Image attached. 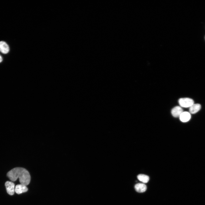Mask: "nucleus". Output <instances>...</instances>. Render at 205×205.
Segmentation results:
<instances>
[{
	"mask_svg": "<svg viewBox=\"0 0 205 205\" xmlns=\"http://www.w3.org/2000/svg\"><path fill=\"white\" fill-rule=\"evenodd\" d=\"M7 175L13 181H16L19 178L20 184L26 186L29 184L31 179L29 172L25 169L21 167L13 169L7 172Z\"/></svg>",
	"mask_w": 205,
	"mask_h": 205,
	"instance_id": "1",
	"label": "nucleus"
},
{
	"mask_svg": "<svg viewBox=\"0 0 205 205\" xmlns=\"http://www.w3.org/2000/svg\"><path fill=\"white\" fill-rule=\"evenodd\" d=\"M178 102L181 107L184 108L190 107L194 104L193 100L189 98H180Z\"/></svg>",
	"mask_w": 205,
	"mask_h": 205,
	"instance_id": "2",
	"label": "nucleus"
},
{
	"mask_svg": "<svg viewBox=\"0 0 205 205\" xmlns=\"http://www.w3.org/2000/svg\"><path fill=\"white\" fill-rule=\"evenodd\" d=\"M5 186L7 193L10 195H13L14 194L15 185L14 183L9 181H6Z\"/></svg>",
	"mask_w": 205,
	"mask_h": 205,
	"instance_id": "3",
	"label": "nucleus"
},
{
	"mask_svg": "<svg viewBox=\"0 0 205 205\" xmlns=\"http://www.w3.org/2000/svg\"><path fill=\"white\" fill-rule=\"evenodd\" d=\"M28 188L26 186L22 184H18L15 187V191L18 194L27 192Z\"/></svg>",
	"mask_w": 205,
	"mask_h": 205,
	"instance_id": "4",
	"label": "nucleus"
},
{
	"mask_svg": "<svg viewBox=\"0 0 205 205\" xmlns=\"http://www.w3.org/2000/svg\"><path fill=\"white\" fill-rule=\"evenodd\" d=\"M183 112V109L181 107L177 106L172 109L171 113L173 117L177 118L179 117Z\"/></svg>",
	"mask_w": 205,
	"mask_h": 205,
	"instance_id": "5",
	"label": "nucleus"
},
{
	"mask_svg": "<svg viewBox=\"0 0 205 205\" xmlns=\"http://www.w3.org/2000/svg\"><path fill=\"white\" fill-rule=\"evenodd\" d=\"M179 117L181 121L183 122H186L190 120L191 115L189 112L186 111L183 112Z\"/></svg>",
	"mask_w": 205,
	"mask_h": 205,
	"instance_id": "6",
	"label": "nucleus"
},
{
	"mask_svg": "<svg viewBox=\"0 0 205 205\" xmlns=\"http://www.w3.org/2000/svg\"><path fill=\"white\" fill-rule=\"evenodd\" d=\"M9 46L3 41H0V51L4 54H6L9 51Z\"/></svg>",
	"mask_w": 205,
	"mask_h": 205,
	"instance_id": "7",
	"label": "nucleus"
},
{
	"mask_svg": "<svg viewBox=\"0 0 205 205\" xmlns=\"http://www.w3.org/2000/svg\"><path fill=\"white\" fill-rule=\"evenodd\" d=\"M201 105L198 103L194 104L189 107V112L190 114H195L200 109Z\"/></svg>",
	"mask_w": 205,
	"mask_h": 205,
	"instance_id": "8",
	"label": "nucleus"
},
{
	"mask_svg": "<svg viewBox=\"0 0 205 205\" xmlns=\"http://www.w3.org/2000/svg\"><path fill=\"white\" fill-rule=\"evenodd\" d=\"M136 190L140 193L143 192L147 189L146 185L143 183H138L136 184L134 186Z\"/></svg>",
	"mask_w": 205,
	"mask_h": 205,
	"instance_id": "9",
	"label": "nucleus"
},
{
	"mask_svg": "<svg viewBox=\"0 0 205 205\" xmlns=\"http://www.w3.org/2000/svg\"><path fill=\"white\" fill-rule=\"evenodd\" d=\"M138 179L144 183H147L149 180V177L147 175L140 174L137 176Z\"/></svg>",
	"mask_w": 205,
	"mask_h": 205,
	"instance_id": "10",
	"label": "nucleus"
},
{
	"mask_svg": "<svg viewBox=\"0 0 205 205\" xmlns=\"http://www.w3.org/2000/svg\"><path fill=\"white\" fill-rule=\"evenodd\" d=\"M3 61V59L2 56L0 55V63L1 62Z\"/></svg>",
	"mask_w": 205,
	"mask_h": 205,
	"instance_id": "11",
	"label": "nucleus"
}]
</instances>
